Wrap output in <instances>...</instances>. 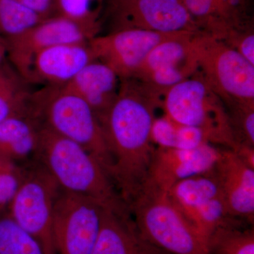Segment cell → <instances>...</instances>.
<instances>
[{
  "mask_svg": "<svg viewBox=\"0 0 254 254\" xmlns=\"http://www.w3.org/2000/svg\"><path fill=\"white\" fill-rule=\"evenodd\" d=\"M0 254H46L41 244L13 220L7 210H0Z\"/></svg>",
  "mask_w": 254,
  "mask_h": 254,
  "instance_id": "obj_23",
  "label": "cell"
},
{
  "mask_svg": "<svg viewBox=\"0 0 254 254\" xmlns=\"http://www.w3.org/2000/svg\"><path fill=\"white\" fill-rule=\"evenodd\" d=\"M190 33L122 30L98 35L88 43L95 59L108 65L119 77L124 79L133 77L145 58L155 47Z\"/></svg>",
  "mask_w": 254,
  "mask_h": 254,
  "instance_id": "obj_11",
  "label": "cell"
},
{
  "mask_svg": "<svg viewBox=\"0 0 254 254\" xmlns=\"http://www.w3.org/2000/svg\"><path fill=\"white\" fill-rule=\"evenodd\" d=\"M209 143L204 132L196 127L177 125L175 148L191 150Z\"/></svg>",
  "mask_w": 254,
  "mask_h": 254,
  "instance_id": "obj_30",
  "label": "cell"
},
{
  "mask_svg": "<svg viewBox=\"0 0 254 254\" xmlns=\"http://www.w3.org/2000/svg\"><path fill=\"white\" fill-rule=\"evenodd\" d=\"M162 108L177 125L200 128L211 144L236 147L226 106L198 70L165 92Z\"/></svg>",
  "mask_w": 254,
  "mask_h": 254,
  "instance_id": "obj_5",
  "label": "cell"
},
{
  "mask_svg": "<svg viewBox=\"0 0 254 254\" xmlns=\"http://www.w3.org/2000/svg\"><path fill=\"white\" fill-rule=\"evenodd\" d=\"M195 33H188L155 47L131 78L164 95L170 88L190 77L198 70L191 44Z\"/></svg>",
  "mask_w": 254,
  "mask_h": 254,
  "instance_id": "obj_12",
  "label": "cell"
},
{
  "mask_svg": "<svg viewBox=\"0 0 254 254\" xmlns=\"http://www.w3.org/2000/svg\"><path fill=\"white\" fill-rule=\"evenodd\" d=\"M30 85L13 67L9 60L0 65V122L27 115Z\"/></svg>",
  "mask_w": 254,
  "mask_h": 254,
  "instance_id": "obj_21",
  "label": "cell"
},
{
  "mask_svg": "<svg viewBox=\"0 0 254 254\" xmlns=\"http://www.w3.org/2000/svg\"><path fill=\"white\" fill-rule=\"evenodd\" d=\"M27 115L38 126L81 145L110 177L111 160L99 120L81 97L64 86H42L31 91Z\"/></svg>",
  "mask_w": 254,
  "mask_h": 254,
  "instance_id": "obj_3",
  "label": "cell"
},
{
  "mask_svg": "<svg viewBox=\"0 0 254 254\" xmlns=\"http://www.w3.org/2000/svg\"><path fill=\"white\" fill-rule=\"evenodd\" d=\"M43 19L58 16V0H18Z\"/></svg>",
  "mask_w": 254,
  "mask_h": 254,
  "instance_id": "obj_31",
  "label": "cell"
},
{
  "mask_svg": "<svg viewBox=\"0 0 254 254\" xmlns=\"http://www.w3.org/2000/svg\"><path fill=\"white\" fill-rule=\"evenodd\" d=\"M227 110L236 146H254V105H238Z\"/></svg>",
  "mask_w": 254,
  "mask_h": 254,
  "instance_id": "obj_26",
  "label": "cell"
},
{
  "mask_svg": "<svg viewBox=\"0 0 254 254\" xmlns=\"http://www.w3.org/2000/svg\"><path fill=\"white\" fill-rule=\"evenodd\" d=\"M230 215L253 225L254 169L250 168L233 150L224 148L211 170Z\"/></svg>",
  "mask_w": 254,
  "mask_h": 254,
  "instance_id": "obj_16",
  "label": "cell"
},
{
  "mask_svg": "<svg viewBox=\"0 0 254 254\" xmlns=\"http://www.w3.org/2000/svg\"><path fill=\"white\" fill-rule=\"evenodd\" d=\"M209 254H254V230L240 223L222 227L208 240Z\"/></svg>",
  "mask_w": 254,
  "mask_h": 254,
  "instance_id": "obj_22",
  "label": "cell"
},
{
  "mask_svg": "<svg viewBox=\"0 0 254 254\" xmlns=\"http://www.w3.org/2000/svg\"><path fill=\"white\" fill-rule=\"evenodd\" d=\"M34 160L62 190L89 197L110 208L128 207L101 163L76 142L39 127Z\"/></svg>",
  "mask_w": 254,
  "mask_h": 254,
  "instance_id": "obj_2",
  "label": "cell"
},
{
  "mask_svg": "<svg viewBox=\"0 0 254 254\" xmlns=\"http://www.w3.org/2000/svg\"><path fill=\"white\" fill-rule=\"evenodd\" d=\"M38 133L39 126L28 115L0 122V157L18 165L34 160Z\"/></svg>",
  "mask_w": 254,
  "mask_h": 254,
  "instance_id": "obj_20",
  "label": "cell"
},
{
  "mask_svg": "<svg viewBox=\"0 0 254 254\" xmlns=\"http://www.w3.org/2000/svg\"><path fill=\"white\" fill-rule=\"evenodd\" d=\"M18 0H0V36L13 38L44 21Z\"/></svg>",
  "mask_w": 254,
  "mask_h": 254,
  "instance_id": "obj_24",
  "label": "cell"
},
{
  "mask_svg": "<svg viewBox=\"0 0 254 254\" xmlns=\"http://www.w3.org/2000/svg\"><path fill=\"white\" fill-rule=\"evenodd\" d=\"M220 41L236 50L247 61L254 65V28L232 31Z\"/></svg>",
  "mask_w": 254,
  "mask_h": 254,
  "instance_id": "obj_29",
  "label": "cell"
},
{
  "mask_svg": "<svg viewBox=\"0 0 254 254\" xmlns=\"http://www.w3.org/2000/svg\"><path fill=\"white\" fill-rule=\"evenodd\" d=\"M60 190L46 169L32 160L25 165L22 182L6 209L13 220L38 241L46 254H57L53 223Z\"/></svg>",
  "mask_w": 254,
  "mask_h": 254,
  "instance_id": "obj_7",
  "label": "cell"
},
{
  "mask_svg": "<svg viewBox=\"0 0 254 254\" xmlns=\"http://www.w3.org/2000/svg\"><path fill=\"white\" fill-rule=\"evenodd\" d=\"M202 33L221 40L237 30L254 28L253 0H182Z\"/></svg>",
  "mask_w": 254,
  "mask_h": 254,
  "instance_id": "obj_18",
  "label": "cell"
},
{
  "mask_svg": "<svg viewBox=\"0 0 254 254\" xmlns=\"http://www.w3.org/2000/svg\"><path fill=\"white\" fill-rule=\"evenodd\" d=\"M91 254H170L150 243L138 230L128 208L104 206Z\"/></svg>",
  "mask_w": 254,
  "mask_h": 254,
  "instance_id": "obj_17",
  "label": "cell"
},
{
  "mask_svg": "<svg viewBox=\"0 0 254 254\" xmlns=\"http://www.w3.org/2000/svg\"><path fill=\"white\" fill-rule=\"evenodd\" d=\"M221 148L205 143L191 150L155 148L148 181L168 192L178 182L208 173L220 157Z\"/></svg>",
  "mask_w": 254,
  "mask_h": 254,
  "instance_id": "obj_14",
  "label": "cell"
},
{
  "mask_svg": "<svg viewBox=\"0 0 254 254\" xmlns=\"http://www.w3.org/2000/svg\"><path fill=\"white\" fill-rule=\"evenodd\" d=\"M163 98L138 80L124 78L113 104L98 118L111 160L110 177L127 205L148 180L156 148L152 125Z\"/></svg>",
  "mask_w": 254,
  "mask_h": 254,
  "instance_id": "obj_1",
  "label": "cell"
},
{
  "mask_svg": "<svg viewBox=\"0 0 254 254\" xmlns=\"http://www.w3.org/2000/svg\"><path fill=\"white\" fill-rule=\"evenodd\" d=\"M103 0H58V16L67 18L98 36Z\"/></svg>",
  "mask_w": 254,
  "mask_h": 254,
  "instance_id": "obj_25",
  "label": "cell"
},
{
  "mask_svg": "<svg viewBox=\"0 0 254 254\" xmlns=\"http://www.w3.org/2000/svg\"><path fill=\"white\" fill-rule=\"evenodd\" d=\"M191 44L198 72L227 108L254 105V65L206 33H195Z\"/></svg>",
  "mask_w": 254,
  "mask_h": 254,
  "instance_id": "obj_6",
  "label": "cell"
},
{
  "mask_svg": "<svg viewBox=\"0 0 254 254\" xmlns=\"http://www.w3.org/2000/svg\"><path fill=\"white\" fill-rule=\"evenodd\" d=\"M110 31L200 32L182 0H108Z\"/></svg>",
  "mask_w": 254,
  "mask_h": 254,
  "instance_id": "obj_9",
  "label": "cell"
},
{
  "mask_svg": "<svg viewBox=\"0 0 254 254\" xmlns=\"http://www.w3.org/2000/svg\"><path fill=\"white\" fill-rule=\"evenodd\" d=\"M25 165L0 157V210H6L22 182Z\"/></svg>",
  "mask_w": 254,
  "mask_h": 254,
  "instance_id": "obj_27",
  "label": "cell"
},
{
  "mask_svg": "<svg viewBox=\"0 0 254 254\" xmlns=\"http://www.w3.org/2000/svg\"><path fill=\"white\" fill-rule=\"evenodd\" d=\"M177 124L164 115L155 118L151 128L153 144L158 148H175L176 147Z\"/></svg>",
  "mask_w": 254,
  "mask_h": 254,
  "instance_id": "obj_28",
  "label": "cell"
},
{
  "mask_svg": "<svg viewBox=\"0 0 254 254\" xmlns=\"http://www.w3.org/2000/svg\"><path fill=\"white\" fill-rule=\"evenodd\" d=\"M105 205L60 190L55 200L53 231L57 254H91Z\"/></svg>",
  "mask_w": 254,
  "mask_h": 254,
  "instance_id": "obj_8",
  "label": "cell"
},
{
  "mask_svg": "<svg viewBox=\"0 0 254 254\" xmlns=\"http://www.w3.org/2000/svg\"><path fill=\"white\" fill-rule=\"evenodd\" d=\"M233 150L242 162L250 168L254 169V146L237 145Z\"/></svg>",
  "mask_w": 254,
  "mask_h": 254,
  "instance_id": "obj_32",
  "label": "cell"
},
{
  "mask_svg": "<svg viewBox=\"0 0 254 254\" xmlns=\"http://www.w3.org/2000/svg\"><path fill=\"white\" fill-rule=\"evenodd\" d=\"M93 38L89 32L73 21L55 16L6 39L8 60L25 79L32 60L42 50L57 45L88 42Z\"/></svg>",
  "mask_w": 254,
  "mask_h": 254,
  "instance_id": "obj_13",
  "label": "cell"
},
{
  "mask_svg": "<svg viewBox=\"0 0 254 254\" xmlns=\"http://www.w3.org/2000/svg\"><path fill=\"white\" fill-rule=\"evenodd\" d=\"M168 193L174 204L207 242L220 227L242 222L230 215L211 170L178 182Z\"/></svg>",
  "mask_w": 254,
  "mask_h": 254,
  "instance_id": "obj_10",
  "label": "cell"
},
{
  "mask_svg": "<svg viewBox=\"0 0 254 254\" xmlns=\"http://www.w3.org/2000/svg\"><path fill=\"white\" fill-rule=\"evenodd\" d=\"M121 78L108 65L95 60L64 85L91 107L98 119L116 98Z\"/></svg>",
  "mask_w": 254,
  "mask_h": 254,
  "instance_id": "obj_19",
  "label": "cell"
},
{
  "mask_svg": "<svg viewBox=\"0 0 254 254\" xmlns=\"http://www.w3.org/2000/svg\"><path fill=\"white\" fill-rule=\"evenodd\" d=\"M150 243L170 254H209L208 242L174 204L168 192L147 180L128 205Z\"/></svg>",
  "mask_w": 254,
  "mask_h": 254,
  "instance_id": "obj_4",
  "label": "cell"
},
{
  "mask_svg": "<svg viewBox=\"0 0 254 254\" xmlns=\"http://www.w3.org/2000/svg\"><path fill=\"white\" fill-rule=\"evenodd\" d=\"M95 60L88 41L50 47L34 57L25 80L42 86H64Z\"/></svg>",
  "mask_w": 254,
  "mask_h": 254,
  "instance_id": "obj_15",
  "label": "cell"
}]
</instances>
